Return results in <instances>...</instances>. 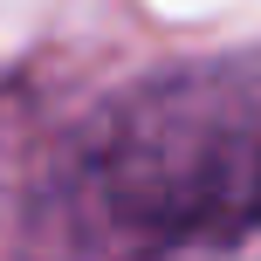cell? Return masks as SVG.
Instances as JSON below:
<instances>
[]
</instances>
